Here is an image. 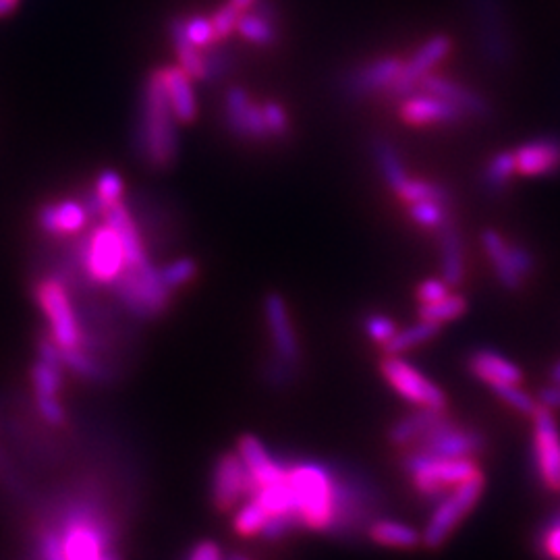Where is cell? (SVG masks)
I'll return each mask as SVG.
<instances>
[{"label": "cell", "mask_w": 560, "mask_h": 560, "mask_svg": "<svg viewBox=\"0 0 560 560\" xmlns=\"http://www.w3.org/2000/svg\"><path fill=\"white\" fill-rule=\"evenodd\" d=\"M133 139L137 156L158 171L171 168L179 158L177 117L168 102L162 69L152 71L146 79Z\"/></svg>", "instance_id": "1"}, {"label": "cell", "mask_w": 560, "mask_h": 560, "mask_svg": "<svg viewBox=\"0 0 560 560\" xmlns=\"http://www.w3.org/2000/svg\"><path fill=\"white\" fill-rule=\"evenodd\" d=\"M287 482L299 527L330 534L334 525V469L316 461H297L287 465Z\"/></svg>", "instance_id": "2"}, {"label": "cell", "mask_w": 560, "mask_h": 560, "mask_svg": "<svg viewBox=\"0 0 560 560\" xmlns=\"http://www.w3.org/2000/svg\"><path fill=\"white\" fill-rule=\"evenodd\" d=\"M403 471L417 492L424 500L436 502L446 492H451L459 484L480 475L482 469L475 459H446L426 455L422 451L409 448L401 461Z\"/></svg>", "instance_id": "3"}, {"label": "cell", "mask_w": 560, "mask_h": 560, "mask_svg": "<svg viewBox=\"0 0 560 560\" xmlns=\"http://www.w3.org/2000/svg\"><path fill=\"white\" fill-rule=\"evenodd\" d=\"M75 258L92 283L110 287L125 272V249L110 224L102 222L75 245Z\"/></svg>", "instance_id": "4"}, {"label": "cell", "mask_w": 560, "mask_h": 560, "mask_svg": "<svg viewBox=\"0 0 560 560\" xmlns=\"http://www.w3.org/2000/svg\"><path fill=\"white\" fill-rule=\"evenodd\" d=\"M484 486V475L480 473L440 496L422 529V544L432 550L446 544V540L455 534V529L461 525V521L475 509V504L480 502Z\"/></svg>", "instance_id": "5"}, {"label": "cell", "mask_w": 560, "mask_h": 560, "mask_svg": "<svg viewBox=\"0 0 560 560\" xmlns=\"http://www.w3.org/2000/svg\"><path fill=\"white\" fill-rule=\"evenodd\" d=\"M376 492L366 478L349 471H334V525L330 534L349 538L368 523L376 511Z\"/></svg>", "instance_id": "6"}, {"label": "cell", "mask_w": 560, "mask_h": 560, "mask_svg": "<svg viewBox=\"0 0 560 560\" xmlns=\"http://www.w3.org/2000/svg\"><path fill=\"white\" fill-rule=\"evenodd\" d=\"M117 299L137 318H156L166 312L171 303V289L160 278V268H125V272L110 285Z\"/></svg>", "instance_id": "7"}, {"label": "cell", "mask_w": 560, "mask_h": 560, "mask_svg": "<svg viewBox=\"0 0 560 560\" xmlns=\"http://www.w3.org/2000/svg\"><path fill=\"white\" fill-rule=\"evenodd\" d=\"M380 374L409 405L417 409L446 411L448 399L444 390L403 355H384L380 361Z\"/></svg>", "instance_id": "8"}, {"label": "cell", "mask_w": 560, "mask_h": 560, "mask_svg": "<svg viewBox=\"0 0 560 560\" xmlns=\"http://www.w3.org/2000/svg\"><path fill=\"white\" fill-rule=\"evenodd\" d=\"M36 301L50 326V339L63 351L81 349L83 332L67 287L59 278H44L36 287Z\"/></svg>", "instance_id": "9"}, {"label": "cell", "mask_w": 560, "mask_h": 560, "mask_svg": "<svg viewBox=\"0 0 560 560\" xmlns=\"http://www.w3.org/2000/svg\"><path fill=\"white\" fill-rule=\"evenodd\" d=\"M531 453H534V469L540 484L560 494V428L554 411L538 405L531 415Z\"/></svg>", "instance_id": "10"}, {"label": "cell", "mask_w": 560, "mask_h": 560, "mask_svg": "<svg viewBox=\"0 0 560 560\" xmlns=\"http://www.w3.org/2000/svg\"><path fill=\"white\" fill-rule=\"evenodd\" d=\"M411 448H415V451H422L426 455H434V457L475 459L482 453L484 438L480 432H475L471 428H463V426L455 424L453 419H448L444 415L440 422Z\"/></svg>", "instance_id": "11"}, {"label": "cell", "mask_w": 560, "mask_h": 560, "mask_svg": "<svg viewBox=\"0 0 560 560\" xmlns=\"http://www.w3.org/2000/svg\"><path fill=\"white\" fill-rule=\"evenodd\" d=\"M471 9L486 61L494 67H504L511 61L513 46L500 0H471Z\"/></svg>", "instance_id": "12"}, {"label": "cell", "mask_w": 560, "mask_h": 560, "mask_svg": "<svg viewBox=\"0 0 560 560\" xmlns=\"http://www.w3.org/2000/svg\"><path fill=\"white\" fill-rule=\"evenodd\" d=\"M212 502L218 511H233L239 504L254 494V482L235 453H224L218 457L212 471Z\"/></svg>", "instance_id": "13"}, {"label": "cell", "mask_w": 560, "mask_h": 560, "mask_svg": "<svg viewBox=\"0 0 560 560\" xmlns=\"http://www.w3.org/2000/svg\"><path fill=\"white\" fill-rule=\"evenodd\" d=\"M264 316H266V324H268V332H270L274 357L297 370L299 359H301V347H299V339H297V332H295V326H293V320L289 314L287 301L278 293H270L264 301Z\"/></svg>", "instance_id": "14"}, {"label": "cell", "mask_w": 560, "mask_h": 560, "mask_svg": "<svg viewBox=\"0 0 560 560\" xmlns=\"http://www.w3.org/2000/svg\"><path fill=\"white\" fill-rule=\"evenodd\" d=\"M451 46H453V42L448 36L430 38L422 48L413 54V59L407 65H403L399 77L390 86V94L395 98H405V96L415 94L419 81H422V77H426L430 73V69L434 65H438L444 56L451 52Z\"/></svg>", "instance_id": "15"}, {"label": "cell", "mask_w": 560, "mask_h": 560, "mask_svg": "<svg viewBox=\"0 0 560 560\" xmlns=\"http://www.w3.org/2000/svg\"><path fill=\"white\" fill-rule=\"evenodd\" d=\"M237 455L249 471V478L254 482V492L280 482L287 475V463L272 457V453L256 436H241L237 442Z\"/></svg>", "instance_id": "16"}, {"label": "cell", "mask_w": 560, "mask_h": 560, "mask_svg": "<svg viewBox=\"0 0 560 560\" xmlns=\"http://www.w3.org/2000/svg\"><path fill=\"white\" fill-rule=\"evenodd\" d=\"M403 69V63L397 59V56H384V59H378L370 65H363L355 71H351L349 75L343 77L341 90L345 96L349 98H361L368 96L372 92L390 88L395 79L399 77Z\"/></svg>", "instance_id": "17"}, {"label": "cell", "mask_w": 560, "mask_h": 560, "mask_svg": "<svg viewBox=\"0 0 560 560\" xmlns=\"http://www.w3.org/2000/svg\"><path fill=\"white\" fill-rule=\"evenodd\" d=\"M224 117H227L229 129L239 137L264 139L268 137V129L264 123L262 106L251 102L245 90L231 88L224 98Z\"/></svg>", "instance_id": "18"}, {"label": "cell", "mask_w": 560, "mask_h": 560, "mask_svg": "<svg viewBox=\"0 0 560 560\" xmlns=\"http://www.w3.org/2000/svg\"><path fill=\"white\" fill-rule=\"evenodd\" d=\"M102 220L106 224H110L112 229L117 231L123 249H125V260H127V268H146L150 266V258H148V251L142 239V233H139L137 224L129 212V208L123 202L112 204L104 210Z\"/></svg>", "instance_id": "19"}, {"label": "cell", "mask_w": 560, "mask_h": 560, "mask_svg": "<svg viewBox=\"0 0 560 560\" xmlns=\"http://www.w3.org/2000/svg\"><path fill=\"white\" fill-rule=\"evenodd\" d=\"M467 372L488 388L500 384H521L523 372L515 361L492 349H478L467 357Z\"/></svg>", "instance_id": "20"}, {"label": "cell", "mask_w": 560, "mask_h": 560, "mask_svg": "<svg viewBox=\"0 0 560 560\" xmlns=\"http://www.w3.org/2000/svg\"><path fill=\"white\" fill-rule=\"evenodd\" d=\"M401 117L409 125H434V123H457L465 117V112L451 102L422 92V94L407 96L401 108Z\"/></svg>", "instance_id": "21"}, {"label": "cell", "mask_w": 560, "mask_h": 560, "mask_svg": "<svg viewBox=\"0 0 560 560\" xmlns=\"http://www.w3.org/2000/svg\"><path fill=\"white\" fill-rule=\"evenodd\" d=\"M517 171L525 177L560 173V137H542L523 144L515 152Z\"/></svg>", "instance_id": "22"}, {"label": "cell", "mask_w": 560, "mask_h": 560, "mask_svg": "<svg viewBox=\"0 0 560 560\" xmlns=\"http://www.w3.org/2000/svg\"><path fill=\"white\" fill-rule=\"evenodd\" d=\"M417 90L455 104L457 108H461L465 112V115L480 117V119L490 115V106L482 96L467 90L465 86H461V83H457L453 79H446L440 75H426V77H422V81H419Z\"/></svg>", "instance_id": "23"}, {"label": "cell", "mask_w": 560, "mask_h": 560, "mask_svg": "<svg viewBox=\"0 0 560 560\" xmlns=\"http://www.w3.org/2000/svg\"><path fill=\"white\" fill-rule=\"evenodd\" d=\"M90 216L81 202L65 200L56 204H46L38 212L40 229L48 235H75L86 229Z\"/></svg>", "instance_id": "24"}, {"label": "cell", "mask_w": 560, "mask_h": 560, "mask_svg": "<svg viewBox=\"0 0 560 560\" xmlns=\"http://www.w3.org/2000/svg\"><path fill=\"white\" fill-rule=\"evenodd\" d=\"M482 245L494 268L496 278L500 280V285L507 291H517L523 285V276L517 272V268L513 264L511 245L502 239V235H498L492 229H486L482 233Z\"/></svg>", "instance_id": "25"}, {"label": "cell", "mask_w": 560, "mask_h": 560, "mask_svg": "<svg viewBox=\"0 0 560 560\" xmlns=\"http://www.w3.org/2000/svg\"><path fill=\"white\" fill-rule=\"evenodd\" d=\"M162 75L168 102H171L177 121H195V117H198V102H195V94L191 88V77L181 67H164Z\"/></svg>", "instance_id": "26"}, {"label": "cell", "mask_w": 560, "mask_h": 560, "mask_svg": "<svg viewBox=\"0 0 560 560\" xmlns=\"http://www.w3.org/2000/svg\"><path fill=\"white\" fill-rule=\"evenodd\" d=\"M444 411H432V409H415L413 413L401 417L399 422L390 428L388 440L392 446L397 448H411L419 440H422L438 422L444 417Z\"/></svg>", "instance_id": "27"}, {"label": "cell", "mask_w": 560, "mask_h": 560, "mask_svg": "<svg viewBox=\"0 0 560 560\" xmlns=\"http://www.w3.org/2000/svg\"><path fill=\"white\" fill-rule=\"evenodd\" d=\"M368 538L384 548L413 550L422 544V531L399 519H374L368 525Z\"/></svg>", "instance_id": "28"}, {"label": "cell", "mask_w": 560, "mask_h": 560, "mask_svg": "<svg viewBox=\"0 0 560 560\" xmlns=\"http://www.w3.org/2000/svg\"><path fill=\"white\" fill-rule=\"evenodd\" d=\"M440 266L442 280L448 287H459L465 278L463 241L455 224L448 220L440 231Z\"/></svg>", "instance_id": "29"}, {"label": "cell", "mask_w": 560, "mask_h": 560, "mask_svg": "<svg viewBox=\"0 0 560 560\" xmlns=\"http://www.w3.org/2000/svg\"><path fill=\"white\" fill-rule=\"evenodd\" d=\"M168 34H171L175 52H177V59H179V67L191 77V79H204V59H202V52L200 48L191 44L187 34H185V21L175 17L168 25Z\"/></svg>", "instance_id": "30"}, {"label": "cell", "mask_w": 560, "mask_h": 560, "mask_svg": "<svg viewBox=\"0 0 560 560\" xmlns=\"http://www.w3.org/2000/svg\"><path fill=\"white\" fill-rule=\"evenodd\" d=\"M438 326L428 324L424 320H417L407 328H399L395 336L382 347V355H405L417 347L430 343L438 334Z\"/></svg>", "instance_id": "31"}, {"label": "cell", "mask_w": 560, "mask_h": 560, "mask_svg": "<svg viewBox=\"0 0 560 560\" xmlns=\"http://www.w3.org/2000/svg\"><path fill=\"white\" fill-rule=\"evenodd\" d=\"M467 310V301L459 293H448L446 297L432 301V303H419L417 320H424L428 324H434L442 328L444 324L459 320Z\"/></svg>", "instance_id": "32"}, {"label": "cell", "mask_w": 560, "mask_h": 560, "mask_svg": "<svg viewBox=\"0 0 560 560\" xmlns=\"http://www.w3.org/2000/svg\"><path fill=\"white\" fill-rule=\"evenodd\" d=\"M266 523H268V513L254 496L245 498L237 507L233 517V529L241 538H260Z\"/></svg>", "instance_id": "33"}, {"label": "cell", "mask_w": 560, "mask_h": 560, "mask_svg": "<svg viewBox=\"0 0 560 560\" xmlns=\"http://www.w3.org/2000/svg\"><path fill=\"white\" fill-rule=\"evenodd\" d=\"M374 158L380 166V173L384 177V181L388 183V187L392 191H397L405 181H407V171H405V164L399 158L397 150L392 148L384 139H378L374 144Z\"/></svg>", "instance_id": "34"}, {"label": "cell", "mask_w": 560, "mask_h": 560, "mask_svg": "<svg viewBox=\"0 0 560 560\" xmlns=\"http://www.w3.org/2000/svg\"><path fill=\"white\" fill-rule=\"evenodd\" d=\"M237 32L251 44L256 46H270L276 42V23L251 13L243 11L237 21Z\"/></svg>", "instance_id": "35"}, {"label": "cell", "mask_w": 560, "mask_h": 560, "mask_svg": "<svg viewBox=\"0 0 560 560\" xmlns=\"http://www.w3.org/2000/svg\"><path fill=\"white\" fill-rule=\"evenodd\" d=\"M401 200H405L407 204L413 202H426V200H434L440 204H446L451 200V193H448L446 187L432 183V181H422V179H409L395 191Z\"/></svg>", "instance_id": "36"}, {"label": "cell", "mask_w": 560, "mask_h": 560, "mask_svg": "<svg viewBox=\"0 0 560 560\" xmlns=\"http://www.w3.org/2000/svg\"><path fill=\"white\" fill-rule=\"evenodd\" d=\"M65 368L54 366L50 361L38 359L32 368V384L36 397H59L63 386Z\"/></svg>", "instance_id": "37"}, {"label": "cell", "mask_w": 560, "mask_h": 560, "mask_svg": "<svg viewBox=\"0 0 560 560\" xmlns=\"http://www.w3.org/2000/svg\"><path fill=\"white\" fill-rule=\"evenodd\" d=\"M517 171V160H515V152H500L496 154L484 173V185L488 191H500L504 185L511 181V177Z\"/></svg>", "instance_id": "38"}, {"label": "cell", "mask_w": 560, "mask_h": 560, "mask_svg": "<svg viewBox=\"0 0 560 560\" xmlns=\"http://www.w3.org/2000/svg\"><path fill=\"white\" fill-rule=\"evenodd\" d=\"M494 395L511 409H515L521 415L531 417L534 411L538 409V399L534 395H529V392L521 386V384H500L490 388Z\"/></svg>", "instance_id": "39"}, {"label": "cell", "mask_w": 560, "mask_h": 560, "mask_svg": "<svg viewBox=\"0 0 560 560\" xmlns=\"http://www.w3.org/2000/svg\"><path fill=\"white\" fill-rule=\"evenodd\" d=\"M409 214L419 224V227H424L428 231H438L440 233L444 224L448 222L444 204L434 202V200L409 204Z\"/></svg>", "instance_id": "40"}, {"label": "cell", "mask_w": 560, "mask_h": 560, "mask_svg": "<svg viewBox=\"0 0 560 560\" xmlns=\"http://www.w3.org/2000/svg\"><path fill=\"white\" fill-rule=\"evenodd\" d=\"M202 59H204V79L202 81H206V83H216L218 79H222L229 73V69L233 65L231 50H227L224 46H214V44L206 46Z\"/></svg>", "instance_id": "41"}, {"label": "cell", "mask_w": 560, "mask_h": 560, "mask_svg": "<svg viewBox=\"0 0 560 560\" xmlns=\"http://www.w3.org/2000/svg\"><path fill=\"white\" fill-rule=\"evenodd\" d=\"M195 274H198V264H195V260H191V258H179V260H173L171 264H166L164 268H160V278L171 291L191 283Z\"/></svg>", "instance_id": "42"}, {"label": "cell", "mask_w": 560, "mask_h": 560, "mask_svg": "<svg viewBox=\"0 0 560 560\" xmlns=\"http://www.w3.org/2000/svg\"><path fill=\"white\" fill-rule=\"evenodd\" d=\"M63 363H65V370L81 376V378H90V380H98L102 376V370L96 363L94 357H90L88 353H83V349H69L63 351Z\"/></svg>", "instance_id": "43"}, {"label": "cell", "mask_w": 560, "mask_h": 560, "mask_svg": "<svg viewBox=\"0 0 560 560\" xmlns=\"http://www.w3.org/2000/svg\"><path fill=\"white\" fill-rule=\"evenodd\" d=\"M94 191L98 193V198L102 200L104 208H108L112 204L121 202L125 185H123V179H121V175L117 171H110V168H106V171H102L98 175Z\"/></svg>", "instance_id": "44"}, {"label": "cell", "mask_w": 560, "mask_h": 560, "mask_svg": "<svg viewBox=\"0 0 560 560\" xmlns=\"http://www.w3.org/2000/svg\"><path fill=\"white\" fill-rule=\"evenodd\" d=\"M363 330H366L368 334V339L380 347H384L392 336H395V332L399 330L395 320H390L388 316H382V314H372L366 318V322H363Z\"/></svg>", "instance_id": "45"}, {"label": "cell", "mask_w": 560, "mask_h": 560, "mask_svg": "<svg viewBox=\"0 0 560 560\" xmlns=\"http://www.w3.org/2000/svg\"><path fill=\"white\" fill-rule=\"evenodd\" d=\"M185 34H187L189 42L195 44L198 48H206V46L216 42L212 21L206 19V17L195 15V17L185 19Z\"/></svg>", "instance_id": "46"}, {"label": "cell", "mask_w": 560, "mask_h": 560, "mask_svg": "<svg viewBox=\"0 0 560 560\" xmlns=\"http://www.w3.org/2000/svg\"><path fill=\"white\" fill-rule=\"evenodd\" d=\"M538 548L546 560H560V521L552 517L538 538Z\"/></svg>", "instance_id": "47"}, {"label": "cell", "mask_w": 560, "mask_h": 560, "mask_svg": "<svg viewBox=\"0 0 560 560\" xmlns=\"http://www.w3.org/2000/svg\"><path fill=\"white\" fill-rule=\"evenodd\" d=\"M239 11L229 3L220 7L214 15H212V27H214V36L216 40H227L235 30H237V21H239Z\"/></svg>", "instance_id": "48"}, {"label": "cell", "mask_w": 560, "mask_h": 560, "mask_svg": "<svg viewBox=\"0 0 560 560\" xmlns=\"http://www.w3.org/2000/svg\"><path fill=\"white\" fill-rule=\"evenodd\" d=\"M262 115H264V123L268 129V135L274 137H283L289 131V119H287V112L285 108L276 104V102H266L262 106Z\"/></svg>", "instance_id": "49"}, {"label": "cell", "mask_w": 560, "mask_h": 560, "mask_svg": "<svg viewBox=\"0 0 560 560\" xmlns=\"http://www.w3.org/2000/svg\"><path fill=\"white\" fill-rule=\"evenodd\" d=\"M40 554H42V560H65L63 540H61V531L59 529L48 527V529L42 531Z\"/></svg>", "instance_id": "50"}, {"label": "cell", "mask_w": 560, "mask_h": 560, "mask_svg": "<svg viewBox=\"0 0 560 560\" xmlns=\"http://www.w3.org/2000/svg\"><path fill=\"white\" fill-rule=\"evenodd\" d=\"M36 407L38 413L46 419L50 426H63L67 413L65 407L61 405L59 397H36Z\"/></svg>", "instance_id": "51"}, {"label": "cell", "mask_w": 560, "mask_h": 560, "mask_svg": "<svg viewBox=\"0 0 560 560\" xmlns=\"http://www.w3.org/2000/svg\"><path fill=\"white\" fill-rule=\"evenodd\" d=\"M448 293H451V287H448V285L444 283V280H438V278L424 280V283L417 287V299H419V303L438 301V299L446 297Z\"/></svg>", "instance_id": "52"}, {"label": "cell", "mask_w": 560, "mask_h": 560, "mask_svg": "<svg viewBox=\"0 0 560 560\" xmlns=\"http://www.w3.org/2000/svg\"><path fill=\"white\" fill-rule=\"evenodd\" d=\"M185 560H224V556H222V550L216 542L204 540V542L195 544L191 548V552L187 554Z\"/></svg>", "instance_id": "53"}, {"label": "cell", "mask_w": 560, "mask_h": 560, "mask_svg": "<svg viewBox=\"0 0 560 560\" xmlns=\"http://www.w3.org/2000/svg\"><path fill=\"white\" fill-rule=\"evenodd\" d=\"M511 256H513V264L517 268V272L523 276V280L534 272V256L523 245H511Z\"/></svg>", "instance_id": "54"}, {"label": "cell", "mask_w": 560, "mask_h": 560, "mask_svg": "<svg viewBox=\"0 0 560 560\" xmlns=\"http://www.w3.org/2000/svg\"><path fill=\"white\" fill-rule=\"evenodd\" d=\"M536 399H538V405H542V407H546L550 411L560 409V384L550 382V386H546V388H542L538 392Z\"/></svg>", "instance_id": "55"}, {"label": "cell", "mask_w": 560, "mask_h": 560, "mask_svg": "<svg viewBox=\"0 0 560 560\" xmlns=\"http://www.w3.org/2000/svg\"><path fill=\"white\" fill-rule=\"evenodd\" d=\"M19 0H0V17H5L17 9Z\"/></svg>", "instance_id": "56"}, {"label": "cell", "mask_w": 560, "mask_h": 560, "mask_svg": "<svg viewBox=\"0 0 560 560\" xmlns=\"http://www.w3.org/2000/svg\"><path fill=\"white\" fill-rule=\"evenodd\" d=\"M229 3H231L239 13H243V11H247L251 5H254L256 0H229Z\"/></svg>", "instance_id": "57"}, {"label": "cell", "mask_w": 560, "mask_h": 560, "mask_svg": "<svg viewBox=\"0 0 560 560\" xmlns=\"http://www.w3.org/2000/svg\"><path fill=\"white\" fill-rule=\"evenodd\" d=\"M550 382L560 384V359L550 368Z\"/></svg>", "instance_id": "58"}, {"label": "cell", "mask_w": 560, "mask_h": 560, "mask_svg": "<svg viewBox=\"0 0 560 560\" xmlns=\"http://www.w3.org/2000/svg\"><path fill=\"white\" fill-rule=\"evenodd\" d=\"M224 560H249V558L243 556V554H231L229 558H224Z\"/></svg>", "instance_id": "59"}]
</instances>
